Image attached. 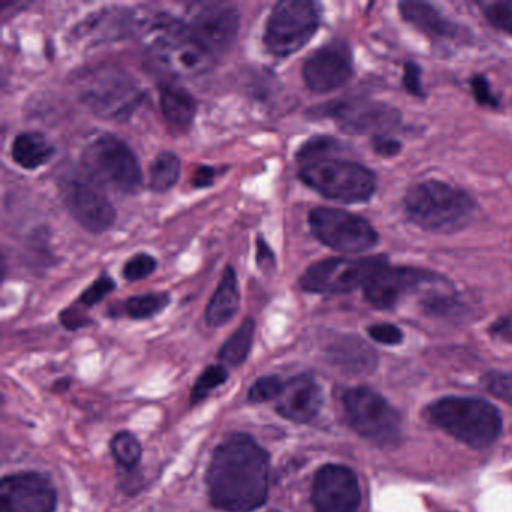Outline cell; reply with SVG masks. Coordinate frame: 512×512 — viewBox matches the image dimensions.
I'll return each mask as SVG.
<instances>
[{"label":"cell","instance_id":"20","mask_svg":"<svg viewBox=\"0 0 512 512\" xmlns=\"http://www.w3.org/2000/svg\"><path fill=\"white\" fill-rule=\"evenodd\" d=\"M241 305L238 277L232 266H227L214 296L206 307L205 319L211 328H220L233 319Z\"/></svg>","mask_w":512,"mask_h":512},{"label":"cell","instance_id":"38","mask_svg":"<svg viewBox=\"0 0 512 512\" xmlns=\"http://www.w3.org/2000/svg\"><path fill=\"white\" fill-rule=\"evenodd\" d=\"M257 265L262 271L268 272L269 269H274L275 265H277V260H275L274 251L269 247L268 242L259 236L257 238Z\"/></svg>","mask_w":512,"mask_h":512},{"label":"cell","instance_id":"42","mask_svg":"<svg viewBox=\"0 0 512 512\" xmlns=\"http://www.w3.org/2000/svg\"><path fill=\"white\" fill-rule=\"evenodd\" d=\"M491 332L499 337L512 338V314L497 320L491 328Z\"/></svg>","mask_w":512,"mask_h":512},{"label":"cell","instance_id":"39","mask_svg":"<svg viewBox=\"0 0 512 512\" xmlns=\"http://www.w3.org/2000/svg\"><path fill=\"white\" fill-rule=\"evenodd\" d=\"M374 151L383 157H392L401 151V143L388 136H380L374 139Z\"/></svg>","mask_w":512,"mask_h":512},{"label":"cell","instance_id":"40","mask_svg":"<svg viewBox=\"0 0 512 512\" xmlns=\"http://www.w3.org/2000/svg\"><path fill=\"white\" fill-rule=\"evenodd\" d=\"M215 178H217V170L214 167L200 166L194 172L191 184H193L194 188H208L214 184Z\"/></svg>","mask_w":512,"mask_h":512},{"label":"cell","instance_id":"27","mask_svg":"<svg viewBox=\"0 0 512 512\" xmlns=\"http://www.w3.org/2000/svg\"><path fill=\"white\" fill-rule=\"evenodd\" d=\"M113 457L125 469H134L142 458V446L134 434L128 431L116 434L110 443Z\"/></svg>","mask_w":512,"mask_h":512},{"label":"cell","instance_id":"33","mask_svg":"<svg viewBox=\"0 0 512 512\" xmlns=\"http://www.w3.org/2000/svg\"><path fill=\"white\" fill-rule=\"evenodd\" d=\"M115 281L109 277V275H103V277L95 280L85 292L80 295L79 302L85 307H92V305L98 304V302L103 301L106 296H109L110 293L115 290Z\"/></svg>","mask_w":512,"mask_h":512},{"label":"cell","instance_id":"2","mask_svg":"<svg viewBox=\"0 0 512 512\" xmlns=\"http://www.w3.org/2000/svg\"><path fill=\"white\" fill-rule=\"evenodd\" d=\"M137 29L155 62L173 76L193 79L214 67L215 56L191 34L185 22L169 14L139 20Z\"/></svg>","mask_w":512,"mask_h":512},{"label":"cell","instance_id":"26","mask_svg":"<svg viewBox=\"0 0 512 512\" xmlns=\"http://www.w3.org/2000/svg\"><path fill=\"white\" fill-rule=\"evenodd\" d=\"M170 304V295L166 292L145 293L133 296L124 304L125 314L134 320L151 319L160 314Z\"/></svg>","mask_w":512,"mask_h":512},{"label":"cell","instance_id":"15","mask_svg":"<svg viewBox=\"0 0 512 512\" xmlns=\"http://www.w3.org/2000/svg\"><path fill=\"white\" fill-rule=\"evenodd\" d=\"M361 503V487L355 472L341 464H326L313 482L316 512H356Z\"/></svg>","mask_w":512,"mask_h":512},{"label":"cell","instance_id":"3","mask_svg":"<svg viewBox=\"0 0 512 512\" xmlns=\"http://www.w3.org/2000/svg\"><path fill=\"white\" fill-rule=\"evenodd\" d=\"M76 89L94 115L109 121H127L145 101V91L136 79L113 65L83 71L77 76Z\"/></svg>","mask_w":512,"mask_h":512},{"label":"cell","instance_id":"10","mask_svg":"<svg viewBox=\"0 0 512 512\" xmlns=\"http://www.w3.org/2000/svg\"><path fill=\"white\" fill-rule=\"evenodd\" d=\"M343 404L349 424L365 439L382 446L394 445L400 440V415L373 389H349L344 394Z\"/></svg>","mask_w":512,"mask_h":512},{"label":"cell","instance_id":"17","mask_svg":"<svg viewBox=\"0 0 512 512\" xmlns=\"http://www.w3.org/2000/svg\"><path fill=\"white\" fill-rule=\"evenodd\" d=\"M353 76L352 55L343 43H332L314 52L302 67L305 85L316 94H328L346 85Z\"/></svg>","mask_w":512,"mask_h":512},{"label":"cell","instance_id":"8","mask_svg":"<svg viewBox=\"0 0 512 512\" xmlns=\"http://www.w3.org/2000/svg\"><path fill=\"white\" fill-rule=\"evenodd\" d=\"M319 23V7L314 2L281 0L272 8L263 43L275 58H287L310 43Z\"/></svg>","mask_w":512,"mask_h":512},{"label":"cell","instance_id":"36","mask_svg":"<svg viewBox=\"0 0 512 512\" xmlns=\"http://www.w3.org/2000/svg\"><path fill=\"white\" fill-rule=\"evenodd\" d=\"M470 88H472L473 95H475L476 101H478L481 106L487 107H497L499 103H497L496 97L491 94L490 83L485 79L484 76H473L470 79Z\"/></svg>","mask_w":512,"mask_h":512},{"label":"cell","instance_id":"31","mask_svg":"<svg viewBox=\"0 0 512 512\" xmlns=\"http://www.w3.org/2000/svg\"><path fill=\"white\" fill-rule=\"evenodd\" d=\"M284 382L278 376H265L256 380L248 392V398L253 403H266V401L278 400L283 392Z\"/></svg>","mask_w":512,"mask_h":512},{"label":"cell","instance_id":"37","mask_svg":"<svg viewBox=\"0 0 512 512\" xmlns=\"http://www.w3.org/2000/svg\"><path fill=\"white\" fill-rule=\"evenodd\" d=\"M403 85L415 97H424L421 86V70L416 64H407L404 67Z\"/></svg>","mask_w":512,"mask_h":512},{"label":"cell","instance_id":"28","mask_svg":"<svg viewBox=\"0 0 512 512\" xmlns=\"http://www.w3.org/2000/svg\"><path fill=\"white\" fill-rule=\"evenodd\" d=\"M478 7L491 26L512 35V0H485Z\"/></svg>","mask_w":512,"mask_h":512},{"label":"cell","instance_id":"14","mask_svg":"<svg viewBox=\"0 0 512 512\" xmlns=\"http://www.w3.org/2000/svg\"><path fill=\"white\" fill-rule=\"evenodd\" d=\"M58 491L43 473L19 472L0 484V512H55Z\"/></svg>","mask_w":512,"mask_h":512},{"label":"cell","instance_id":"7","mask_svg":"<svg viewBox=\"0 0 512 512\" xmlns=\"http://www.w3.org/2000/svg\"><path fill=\"white\" fill-rule=\"evenodd\" d=\"M299 178L326 199L341 203H362L376 191V176L367 167L352 161L323 160L305 164Z\"/></svg>","mask_w":512,"mask_h":512},{"label":"cell","instance_id":"24","mask_svg":"<svg viewBox=\"0 0 512 512\" xmlns=\"http://www.w3.org/2000/svg\"><path fill=\"white\" fill-rule=\"evenodd\" d=\"M254 332H256V322L248 317L221 347L220 353H218L220 361L230 367L244 364L251 347H253Z\"/></svg>","mask_w":512,"mask_h":512},{"label":"cell","instance_id":"34","mask_svg":"<svg viewBox=\"0 0 512 512\" xmlns=\"http://www.w3.org/2000/svg\"><path fill=\"white\" fill-rule=\"evenodd\" d=\"M368 334L377 343L385 344V346H395L403 340V332L395 325L389 323H377V325L368 328Z\"/></svg>","mask_w":512,"mask_h":512},{"label":"cell","instance_id":"29","mask_svg":"<svg viewBox=\"0 0 512 512\" xmlns=\"http://www.w3.org/2000/svg\"><path fill=\"white\" fill-rule=\"evenodd\" d=\"M229 379V371L223 367V365H209L199 379H197L196 385L193 386L191 391V401L193 403H199L203 398L208 397L214 389L220 388L223 383Z\"/></svg>","mask_w":512,"mask_h":512},{"label":"cell","instance_id":"23","mask_svg":"<svg viewBox=\"0 0 512 512\" xmlns=\"http://www.w3.org/2000/svg\"><path fill=\"white\" fill-rule=\"evenodd\" d=\"M55 154L52 143L40 133H22L14 139L11 155L14 163L26 170L40 169Z\"/></svg>","mask_w":512,"mask_h":512},{"label":"cell","instance_id":"11","mask_svg":"<svg viewBox=\"0 0 512 512\" xmlns=\"http://www.w3.org/2000/svg\"><path fill=\"white\" fill-rule=\"evenodd\" d=\"M308 223L313 235L338 253L361 254L379 244V235L367 220L343 209H313Z\"/></svg>","mask_w":512,"mask_h":512},{"label":"cell","instance_id":"18","mask_svg":"<svg viewBox=\"0 0 512 512\" xmlns=\"http://www.w3.org/2000/svg\"><path fill=\"white\" fill-rule=\"evenodd\" d=\"M323 392L310 374H299L284 382L283 392L277 400V412L289 421L307 424L319 415Z\"/></svg>","mask_w":512,"mask_h":512},{"label":"cell","instance_id":"13","mask_svg":"<svg viewBox=\"0 0 512 512\" xmlns=\"http://www.w3.org/2000/svg\"><path fill=\"white\" fill-rule=\"evenodd\" d=\"M185 25L215 56L226 52L236 40L241 17L238 8L229 2H196L188 7Z\"/></svg>","mask_w":512,"mask_h":512},{"label":"cell","instance_id":"21","mask_svg":"<svg viewBox=\"0 0 512 512\" xmlns=\"http://www.w3.org/2000/svg\"><path fill=\"white\" fill-rule=\"evenodd\" d=\"M160 106L173 130L187 131L196 118L197 104L193 95L178 85L160 86Z\"/></svg>","mask_w":512,"mask_h":512},{"label":"cell","instance_id":"32","mask_svg":"<svg viewBox=\"0 0 512 512\" xmlns=\"http://www.w3.org/2000/svg\"><path fill=\"white\" fill-rule=\"evenodd\" d=\"M157 265V260L151 254L139 253L125 263L122 275L128 281L145 280L149 275L154 274Z\"/></svg>","mask_w":512,"mask_h":512},{"label":"cell","instance_id":"9","mask_svg":"<svg viewBox=\"0 0 512 512\" xmlns=\"http://www.w3.org/2000/svg\"><path fill=\"white\" fill-rule=\"evenodd\" d=\"M388 265L385 256L343 259L331 257L311 265L302 274V290L317 295H343L364 287L380 269Z\"/></svg>","mask_w":512,"mask_h":512},{"label":"cell","instance_id":"35","mask_svg":"<svg viewBox=\"0 0 512 512\" xmlns=\"http://www.w3.org/2000/svg\"><path fill=\"white\" fill-rule=\"evenodd\" d=\"M485 385L490 389L491 394L512 403V373L490 374L485 377Z\"/></svg>","mask_w":512,"mask_h":512},{"label":"cell","instance_id":"5","mask_svg":"<svg viewBox=\"0 0 512 512\" xmlns=\"http://www.w3.org/2000/svg\"><path fill=\"white\" fill-rule=\"evenodd\" d=\"M404 209L410 221L436 233H452L472 220L475 202L466 191L440 181L415 185L404 197Z\"/></svg>","mask_w":512,"mask_h":512},{"label":"cell","instance_id":"1","mask_svg":"<svg viewBox=\"0 0 512 512\" xmlns=\"http://www.w3.org/2000/svg\"><path fill=\"white\" fill-rule=\"evenodd\" d=\"M206 482L221 511H256L268 499V454L247 434H233L215 449Z\"/></svg>","mask_w":512,"mask_h":512},{"label":"cell","instance_id":"22","mask_svg":"<svg viewBox=\"0 0 512 512\" xmlns=\"http://www.w3.org/2000/svg\"><path fill=\"white\" fill-rule=\"evenodd\" d=\"M400 13L407 22L433 37L454 38L457 26L446 20L436 8L422 2H401Z\"/></svg>","mask_w":512,"mask_h":512},{"label":"cell","instance_id":"25","mask_svg":"<svg viewBox=\"0 0 512 512\" xmlns=\"http://www.w3.org/2000/svg\"><path fill=\"white\" fill-rule=\"evenodd\" d=\"M181 175V160L173 152H161L149 170V184L155 193H166L175 187Z\"/></svg>","mask_w":512,"mask_h":512},{"label":"cell","instance_id":"41","mask_svg":"<svg viewBox=\"0 0 512 512\" xmlns=\"http://www.w3.org/2000/svg\"><path fill=\"white\" fill-rule=\"evenodd\" d=\"M62 323H64L65 328L68 329H77L82 328L88 323L86 317L83 316L80 311H77L76 308H68L64 313L61 314Z\"/></svg>","mask_w":512,"mask_h":512},{"label":"cell","instance_id":"19","mask_svg":"<svg viewBox=\"0 0 512 512\" xmlns=\"http://www.w3.org/2000/svg\"><path fill=\"white\" fill-rule=\"evenodd\" d=\"M311 113L334 118L344 130L358 134L395 122L394 110L377 106V104L359 103L355 100L334 101V103L317 107Z\"/></svg>","mask_w":512,"mask_h":512},{"label":"cell","instance_id":"30","mask_svg":"<svg viewBox=\"0 0 512 512\" xmlns=\"http://www.w3.org/2000/svg\"><path fill=\"white\" fill-rule=\"evenodd\" d=\"M340 148V142L332 137L317 136L305 142L299 148L296 158L302 163H317V161L329 160L328 155Z\"/></svg>","mask_w":512,"mask_h":512},{"label":"cell","instance_id":"4","mask_svg":"<svg viewBox=\"0 0 512 512\" xmlns=\"http://www.w3.org/2000/svg\"><path fill=\"white\" fill-rule=\"evenodd\" d=\"M428 421L470 448L496 442L502 431L499 410L481 398L445 397L427 407Z\"/></svg>","mask_w":512,"mask_h":512},{"label":"cell","instance_id":"16","mask_svg":"<svg viewBox=\"0 0 512 512\" xmlns=\"http://www.w3.org/2000/svg\"><path fill=\"white\" fill-rule=\"evenodd\" d=\"M440 275L416 268H385L380 269L364 286L365 299L373 307L380 310L394 308L401 299L415 292L421 286L439 283Z\"/></svg>","mask_w":512,"mask_h":512},{"label":"cell","instance_id":"6","mask_svg":"<svg viewBox=\"0 0 512 512\" xmlns=\"http://www.w3.org/2000/svg\"><path fill=\"white\" fill-rule=\"evenodd\" d=\"M86 176L100 187L136 194L143 184L142 167L127 143L110 133L92 137L82 152Z\"/></svg>","mask_w":512,"mask_h":512},{"label":"cell","instance_id":"12","mask_svg":"<svg viewBox=\"0 0 512 512\" xmlns=\"http://www.w3.org/2000/svg\"><path fill=\"white\" fill-rule=\"evenodd\" d=\"M58 188L65 208L83 229L103 233L115 224V208L89 176L67 172L58 179Z\"/></svg>","mask_w":512,"mask_h":512}]
</instances>
